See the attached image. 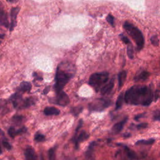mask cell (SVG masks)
<instances>
[{"mask_svg":"<svg viewBox=\"0 0 160 160\" xmlns=\"http://www.w3.org/2000/svg\"><path fill=\"white\" fill-rule=\"evenodd\" d=\"M115 86V79L112 78L110 81H108L100 89L101 94L102 95H106L110 93Z\"/></svg>","mask_w":160,"mask_h":160,"instance_id":"12","label":"cell"},{"mask_svg":"<svg viewBox=\"0 0 160 160\" xmlns=\"http://www.w3.org/2000/svg\"><path fill=\"white\" fill-rule=\"evenodd\" d=\"M153 119L156 121H160V111H156L155 112Z\"/></svg>","mask_w":160,"mask_h":160,"instance_id":"34","label":"cell"},{"mask_svg":"<svg viewBox=\"0 0 160 160\" xmlns=\"http://www.w3.org/2000/svg\"><path fill=\"white\" fill-rule=\"evenodd\" d=\"M76 68L74 64L69 62H62L58 66L55 85V89L56 93L62 91L65 85L74 76Z\"/></svg>","mask_w":160,"mask_h":160,"instance_id":"2","label":"cell"},{"mask_svg":"<svg viewBox=\"0 0 160 160\" xmlns=\"http://www.w3.org/2000/svg\"><path fill=\"white\" fill-rule=\"evenodd\" d=\"M88 138H89V135L85 131H82L78 135L77 134H75L73 138V141L75 143V148L78 149L79 143H81L83 141H85Z\"/></svg>","mask_w":160,"mask_h":160,"instance_id":"8","label":"cell"},{"mask_svg":"<svg viewBox=\"0 0 160 160\" xmlns=\"http://www.w3.org/2000/svg\"><path fill=\"white\" fill-rule=\"evenodd\" d=\"M154 93L152 86L135 85L128 89L125 94V101L132 105L149 106L153 101Z\"/></svg>","mask_w":160,"mask_h":160,"instance_id":"1","label":"cell"},{"mask_svg":"<svg viewBox=\"0 0 160 160\" xmlns=\"http://www.w3.org/2000/svg\"><path fill=\"white\" fill-rule=\"evenodd\" d=\"M36 100L37 99L35 97H30L26 99H22L20 102L16 109L23 110V109L29 108L36 103L37 101Z\"/></svg>","mask_w":160,"mask_h":160,"instance_id":"7","label":"cell"},{"mask_svg":"<svg viewBox=\"0 0 160 160\" xmlns=\"http://www.w3.org/2000/svg\"><path fill=\"white\" fill-rule=\"evenodd\" d=\"M44 113L46 116L58 115L60 113V111L55 107H46L44 110Z\"/></svg>","mask_w":160,"mask_h":160,"instance_id":"18","label":"cell"},{"mask_svg":"<svg viewBox=\"0 0 160 160\" xmlns=\"http://www.w3.org/2000/svg\"><path fill=\"white\" fill-rule=\"evenodd\" d=\"M7 1L9 3H15L17 2V0H7Z\"/></svg>","mask_w":160,"mask_h":160,"instance_id":"40","label":"cell"},{"mask_svg":"<svg viewBox=\"0 0 160 160\" xmlns=\"http://www.w3.org/2000/svg\"><path fill=\"white\" fill-rule=\"evenodd\" d=\"M95 144H96L95 142H93V143H91L89 144V147L88 148V150H87V152H86V156H91V155H92L93 150H94V147H95Z\"/></svg>","mask_w":160,"mask_h":160,"instance_id":"29","label":"cell"},{"mask_svg":"<svg viewBox=\"0 0 160 160\" xmlns=\"http://www.w3.org/2000/svg\"><path fill=\"white\" fill-rule=\"evenodd\" d=\"M154 143H155L154 139H150L148 140H141L136 142L135 144L136 145H150V144H153Z\"/></svg>","mask_w":160,"mask_h":160,"instance_id":"24","label":"cell"},{"mask_svg":"<svg viewBox=\"0 0 160 160\" xmlns=\"http://www.w3.org/2000/svg\"><path fill=\"white\" fill-rule=\"evenodd\" d=\"M123 147L124 148V150L126 153L127 156L129 158V159H136L137 158V156L136 155V153L132 151L131 150H130L127 146L125 145H122Z\"/></svg>","mask_w":160,"mask_h":160,"instance_id":"22","label":"cell"},{"mask_svg":"<svg viewBox=\"0 0 160 160\" xmlns=\"http://www.w3.org/2000/svg\"><path fill=\"white\" fill-rule=\"evenodd\" d=\"M159 88H160V85H159Z\"/></svg>","mask_w":160,"mask_h":160,"instance_id":"42","label":"cell"},{"mask_svg":"<svg viewBox=\"0 0 160 160\" xmlns=\"http://www.w3.org/2000/svg\"><path fill=\"white\" fill-rule=\"evenodd\" d=\"M112 104V101L110 99L100 98L90 103L88 105V109L90 111H102Z\"/></svg>","mask_w":160,"mask_h":160,"instance_id":"5","label":"cell"},{"mask_svg":"<svg viewBox=\"0 0 160 160\" xmlns=\"http://www.w3.org/2000/svg\"><path fill=\"white\" fill-rule=\"evenodd\" d=\"M11 111L9 102L3 99L0 100V116H3Z\"/></svg>","mask_w":160,"mask_h":160,"instance_id":"11","label":"cell"},{"mask_svg":"<svg viewBox=\"0 0 160 160\" xmlns=\"http://www.w3.org/2000/svg\"><path fill=\"white\" fill-rule=\"evenodd\" d=\"M127 121H128V117H125L123 120H122L121 122L116 123L112 128V131L115 133V134H118V133L121 132L123 127L125 126V125Z\"/></svg>","mask_w":160,"mask_h":160,"instance_id":"13","label":"cell"},{"mask_svg":"<svg viewBox=\"0 0 160 160\" xmlns=\"http://www.w3.org/2000/svg\"><path fill=\"white\" fill-rule=\"evenodd\" d=\"M106 20L112 26H115V18L111 15H108V16L106 17Z\"/></svg>","mask_w":160,"mask_h":160,"instance_id":"32","label":"cell"},{"mask_svg":"<svg viewBox=\"0 0 160 160\" xmlns=\"http://www.w3.org/2000/svg\"><path fill=\"white\" fill-rule=\"evenodd\" d=\"M2 153V148H1V146H0V154Z\"/></svg>","mask_w":160,"mask_h":160,"instance_id":"41","label":"cell"},{"mask_svg":"<svg viewBox=\"0 0 160 160\" xmlns=\"http://www.w3.org/2000/svg\"><path fill=\"white\" fill-rule=\"evenodd\" d=\"M2 143H3V145L4 146V147L5 148H6L8 150H11V148H12V146L10 144V143L6 140H3L2 141Z\"/></svg>","mask_w":160,"mask_h":160,"instance_id":"33","label":"cell"},{"mask_svg":"<svg viewBox=\"0 0 160 160\" xmlns=\"http://www.w3.org/2000/svg\"><path fill=\"white\" fill-rule=\"evenodd\" d=\"M124 96H125V95L123 93H120L119 96L118 97V99L116 103V110H118L122 107L123 101L125 100Z\"/></svg>","mask_w":160,"mask_h":160,"instance_id":"21","label":"cell"},{"mask_svg":"<svg viewBox=\"0 0 160 160\" xmlns=\"http://www.w3.org/2000/svg\"><path fill=\"white\" fill-rule=\"evenodd\" d=\"M119 37L121 38V39L122 40V42L126 44V45H129V44H131V42H130V40L128 38V37H126V36H125L123 34H121L119 35Z\"/></svg>","mask_w":160,"mask_h":160,"instance_id":"30","label":"cell"},{"mask_svg":"<svg viewBox=\"0 0 160 160\" xmlns=\"http://www.w3.org/2000/svg\"><path fill=\"white\" fill-rule=\"evenodd\" d=\"M56 150V146L54 148H51L48 151V156L49 159H55V153Z\"/></svg>","mask_w":160,"mask_h":160,"instance_id":"28","label":"cell"},{"mask_svg":"<svg viewBox=\"0 0 160 160\" xmlns=\"http://www.w3.org/2000/svg\"><path fill=\"white\" fill-rule=\"evenodd\" d=\"M123 136L125 138H129L131 136V134H129V133H125Z\"/></svg>","mask_w":160,"mask_h":160,"instance_id":"38","label":"cell"},{"mask_svg":"<svg viewBox=\"0 0 160 160\" xmlns=\"http://www.w3.org/2000/svg\"><path fill=\"white\" fill-rule=\"evenodd\" d=\"M22 99H23L22 95L18 92V93H16L14 95H13L9 100L11 103L13 104V106H14V108L16 109L18 105L19 104L20 102Z\"/></svg>","mask_w":160,"mask_h":160,"instance_id":"15","label":"cell"},{"mask_svg":"<svg viewBox=\"0 0 160 160\" xmlns=\"http://www.w3.org/2000/svg\"><path fill=\"white\" fill-rule=\"evenodd\" d=\"M20 8L19 7H14L11 9V23H10V27L9 30L12 31L15 26H16V19L17 16L18 15V13L20 12Z\"/></svg>","mask_w":160,"mask_h":160,"instance_id":"9","label":"cell"},{"mask_svg":"<svg viewBox=\"0 0 160 160\" xmlns=\"http://www.w3.org/2000/svg\"><path fill=\"white\" fill-rule=\"evenodd\" d=\"M83 108L82 106H76V107H74L71 109V113L75 116H77L79 113H81L83 111Z\"/></svg>","mask_w":160,"mask_h":160,"instance_id":"25","label":"cell"},{"mask_svg":"<svg viewBox=\"0 0 160 160\" xmlns=\"http://www.w3.org/2000/svg\"><path fill=\"white\" fill-rule=\"evenodd\" d=\"M150 75V74L149 72L146 71H143L137 74L135 76L134 79L135 81H144V80L147 79L149 78Z\"/></svg>","mask_w":160,"mask_h":160,"instance_id":"19","label":"cell"},{"mask_svg":"<svg viewBox=\"0 0 160 160\" xmlns=\"http://www.w3.org/2000/svg\"><path fill=\"white\" fill-rule=\"evenodd\" d=\"M126 77H127V72L126 71H122L118 74V88L119 89H121L123 86L126 82Z\"/></svg>","mask_w":160,"mask_h":160,"instance_id":"17","label":"cell"},{"mask_svg":"<svg viewBox=\"0 0 160 160\" xmlns=\"http://www.w3.org/2000/svg\"><path fill=\"white\" fill-rule=\"evenodd\" d=\"M31 88L32 86L30 83L24 82L20 85L19 87L18 88V90L20 92H27L31 91Z\"/></svg>","mask_w":160,"mask_h":160,"instance_id":"20","label":"cell"},{"mask_svg":"<svg viewBox=\"0 0 160 160\" xmlns=\"http://www.w3.org/2000/svg\"><path fill=\"white\" fill-rule=\"evenodd\" d=\"M49 86H48V87H47L46 89H45L44 93H45V94H46V93L49 91Z\"/></svg>","mask_w":160,"mask_h":160,"instance_id":"39","label":"cell"},{"mask_svg":"<svg viewBox=\"0 0 160 160\" xmlns=\"http://www.w3.org/2000/svg\"><path fill=\"white\" fill-rule=\"evenodd\" d=\"M127 54L130 59H133L134 58V50H133V46L131 44L128 45L127 47Z\"/></svg>","mask_w":160,"mask_h":160,"instance_id":"26","label":"cell"},{"mask_svg":"<svg viewBox=\"0 0 160 160\" xmlns=\"http://www.w3.org/2000/svg\"><path fill=\"white\" fill-rule=\"evenodd\" d=\"M144 115H145V113H141V114H139V115H136V116H135V118H134V119L135 120V121H138V120H139L140 118H143V117L144 116Z\"/></svg>","mask_w":160,"mask_h":160,"instance_id":"36","label":"cell"},{"mask_svg":"<svg viewBox=\"0 0 160 160\" xmlns=\"http://www.w3.org/2000/svg\"><path fill=\"white\" fill-rule=\"evenodd\" d=\"M45 136L41 133H36L35 136V140L37 142H43L45 141Z\"/></svg>","mask_w":160,"mask_h":160,"instance_id":"27","label":"cell"},{"mask_svg":"<svg viewBox=\"0 0 160 160\" xmlns=\"http://www.w3.org/2000/svg\"><path fill=\"white\" fill-rule=\"evenodd\" d=\"M151 42L155 46L159 45V39L156 35H154L151 38Z\"/></svg>","mask_w":160,"mask_h":160,"instance_id":"31","label":"cell"},{"mask_svg":"<svg viewBox=\"0 0 160 160\" xmlns=\"http://www.w3.org/2000/svg\"><path fill=\"white\" fill-rule=\"evenodd\" d=\"M26 127H23L19 129H16L14 127H10L8 129V134L11 138H15L17 135L23 134V133L26 132Z\"/></svg>","mask_w":160,"mask_h":160,"instance_id":"14","label":"cell"},{"mask_svg":"<svg viewBox=\"0 0 160 160\" xmlns=\"http://www.w3.org/2000/svg\"><path fill=\"white\" fill-rule=\"evenodd\" d=\"M57 95L55 98V103L61 106H66L70 103V100L68 95L64 93L63 90L56 93Z\"/></svg>","mask_w":160,"mask_h":160,"instance_id":"6","label":"cell"},{"mask_svg":"<svg viewBox=\"0 0 160 160\" xmlns=\"http://www.w3.org/2000/svg\"><path fill=\"white\" fill-rule=\"evenodd\" d=\"M123 28L135 42L138 51L141 50L144 45V39L142 32L131 23L126 21L123 24Z\"/></svg>","mask_w":160,"mask_h":160,"instance_id":"3","label":"cell"},{"mask_svg":"<svg viewBox=\"0 0 160 160\" xmlns=\"http://www.w3.org/2000/svg\"><path fill=\"white\" fill-rule=\"evenodd\" d=\"M148 126V124L146 123H143L141 124H139L136 126V128L138 129H144L146 128H147Z\"/></svg>","mask_w":160,"mask_h":160,"instance_id":"35","label":"cell"},{"mask_svg":"<svg viewBox=\"0 0 160 160\" xmlns=\"http://www.w3.org/2000/svg\"><path fill=\"white\" fill-rule=\"evenodd\" d=\"M0 25L8 28L9 22L6 12L4 9V6L2 2H0Z\"/></svg>","mask_w":160,"mask_h":160,"instance_id":"10","label":"cell"},{"mask_svg":"<svg viewBox=\"0 0 160 160\" xmlns=\"http://www.w3.org/2000/svg\"><path fill=\"white\" fill-rule=\"evenodd\" d=\"M4 38H5V35L0 34V44L2 43V42L3 41V39H4Z\"/></svg>","mask_w":160,"mask_h":160,"instance_id":"37","label":"cell"},{"mask_svg":"<svg viewBox=\"0 0 160 160\" xmlns=\"http://www.w3.org/2000/svg\"><path fill=\"white\" fill-rule=\"evenodd\" d=\"M24 156L26 159H32V160H35L38 158L37 155L34 150L33 148L31 147H29L28 148H26L24 151Z\"/></svg>","mask_w":160,"mask_h":160,"instance_id":"16","label":"cell"},{"mask_svg":"<svg viewBox=\"0 0 160 160\" xmlns=\"http://www.w3.org/2000/svg\"><path fill=\"white\" fill-rule=\"evenodd\" d=\"M108 79L109 73L106 71L95 73L92 74L89 77L88 83L96 92H98L108 82Z\"/></svg>","mask_w":160,"mask_h":160,"instance_id":"4","label":"cell"},{"mask_svg":"<svg viewBox=\"0 0 160 160\" xmlns=\"http://www.w3.org/2000/svg\"><path fill=\"white\" fill-rule=\"evenodd\" d=\"M24 119V116L22 115H15L12 118V122L16 125L21 124Z\"/></svg>","mask_w":160,"mask_h":160,"instance_id":"23","label":"cell"}]
</instances>
